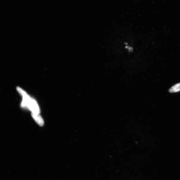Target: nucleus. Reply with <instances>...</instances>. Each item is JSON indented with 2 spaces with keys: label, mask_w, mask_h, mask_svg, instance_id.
I'll list each match as a JSON object with an SVG mask.
<instances>
[{
  "label": "nucleus",
  "mask_w": 180,
  "mask_h": 180,
  "mask_svg": "<svg viewBox=\"0 0 180 180\" xmlns=\"http://www.w3.org/2000/svg\"><path fill=\"white\" fill-rule=\"evenodd\" d=\"M17 90L23 97L22 106L24 107L28 108L32 112L39 114L40 112V109L35 101L30 98L25 91L20 88L17 87Z\"/></svg>",
  "instance_id": "1"
},
{
  "label": "nucleus",
  "mask_w": 180,
  "mask_h": 180,
  "mask_svg": "<svg viewBox=\"0 0 180 180\" xmlns=\"http://www.w3.org/2000/svg\"><path fill=\"white\" fill-rule=\"evenodd\" d=\"M32 116L36 123H37L39 126H44V120L42 119V118L39 114H35L34 113L32 112Z\"/></svg>",
  "instance_id": "2"
},
{
  "label": "nucleus",
  "mask_w": 180,
  "mask_h": 180,
  "mask_svg": "<svg viewBox=\"0 0 180 180\" xmlns=\"http://www.w3.org/2000/svg\"><path fill=\"white\" fill-rule=\"evenodd\" d=\"M180 91V83L176 84L174 85L169 90V93H176Z\"/></svg>",
  "instance_id": "3"
}]
</instances>
